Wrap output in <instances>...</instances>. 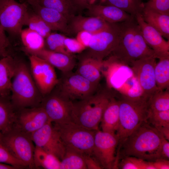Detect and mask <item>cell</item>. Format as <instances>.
<instances>
[{"instance_id": "obj_1", "label": "cell", "mask_w": 169, "mask_h": 169, "mask_svg": "<svg viewBox=\"0 0 169 169\" xmlns=\"http://www.w3.org/2000/svg\"><path fill=\"white\" fill-rule=\"evenodd\" d=\"M118 24L119 42L111 55L127 66L140 59L150 57L155 58L153 51L144 39L135 17L132 16Z\"/></svg>"}, {"instance_id": "obj_2", "label": "cell", "mask_w": 169, "mask_h": 169, "mask_svg": "<svg viewBox=\"0 0 169 169\" xmlns=\"http://www.w3.org/2000/svg\"><path fill=\"white\" fill-rule=\"evenodd\" d=\"M163 136L146 121L142 124L121 144L117 153L148 161L161 159L160 148Z\"/></svg>"}, {"instance_id": "obj_3", "label": "cell", "mask_w": 169, "mask_h": 169, "mask_svg": "<svg viewBox=\"0 0 169 169\" xmlns=\"http://www.w3.org/2000/svg\"><path fill=\"white\" fill-rule=\"evenodd\" d=\"M115 95L110 89H97L90 96L73 102L72 122L90 130H98L104 110L110 98Z\"/></svg>"}, {"instance_id": "obj_4", "label": "cell", "mask_w": 169, "mask_h": 169, "mask_svg": "<svg viewBox=\"0 0 169 169\" xmlns=\"http://www.w3.org/2000/svg\"><path fill=\"white\" fill-rule=\"evenodd\" d=\"M11 101L20 109L40 106L43 96L37 87L31 71L25 63L17 62L12 79Z\"/></svg>"}, {"instance_id": "obj_5", "label": "cell", "mask_w": 169, "mask_h": 169, "mask_svg": "<svg viewBox=\"0 0 169 169\" xmlns=\"http://www.w3.org/2000/svg\"><path fill=\"white\" fill-rule=\"evenodd\" d=\"M119 120L115 133L118 137V147L135 130L147 121L150 112L148 100H133L120 95Z\"/></svg>"}, {"instance_id": "obj_6", "label": "cell", "mask_w": 169, "mask_h": 169, "mask_svg": "<svg viewBox=\"0 0 169 169\" xmlns=\"http://www.w3.org/2000/svg\"><path fill=\"white\" fill-rule=\"evenodd\" d=\"M54 125L65 146L93 155L96 131L88 129L73 122L54 123Z\"/></svg>"}, {"instance_id": "obj_7", "label": "cell", "mask_w": 169, "mask_h": 169, "mask_svg": "<svg viewBox=\"0 0 169 169\" xmlns=\"http://www.w3.org/2000/svg\"><path fill=\"white\" fill-rule=\"evenodd\" d=\"M1 143L26 167L30 169L35 168L33 160L35 146L29 136L14 128L3 134Z\"/></svg>"}, {"instance_id": "obj_8", "label": "cell", "mask_w": 169, "mask_h": 169, "mask_svg": "<svg viewBox=\"0 0 169 169\" xmlns=\"http://www.w3.org/2000/svg\"><path fill=\"white\" fill-rule=\"evenodd\" d=\"M56 86V91L61 96L73 102L84 99L94 93L98 85L91 83L77 72L63 73Z\"/></svg>"}, {"instance_id": "obj_9", "label": "cell", "mask_w": 169, "mask_h": 169, "mask_svg": "<svg viewBox=\"0 0 169 169\" xmlns=\"http://www.w3.org/2000/svg\"><path fill=\"white\" fill-rule=\"evenodd\" d=\"M119 34L118 23H110L105 29L92 34L88 46L81 54L103 60L117 46Z\"/></svg>"}, {"instance_id": "obj_10", "label": "cell", "mask_w": 169, "mask_h": 169, "mask_svg": "<svg viewBox=\"0 0 169 169\" xmlns=\"http://www.w3.org/2000/svg\"><path fill=\"white\" fill-rule=\"evenodd\" d=\"M119 139L115 133L99 130L95 133L93 155L103 168H118L119 160L116 151Z\"/></svg>"}, {"instance_id": "obj_11", "label": "cell", "mask_w": 169, "mask_h": 169, "mask_svg": "<svg viewBox=\"0 0 169 169\" xmlns=\"http://www.w3.org/2000/svg\"><path fill=\"white\" fill-rule=\"evenodd\" d=\"M28 3L14 0H0V20L5 31L13 36L19 35L28 10Z\"/></svg>"}, {"instance_id": "obj_12", "label": "cell", "mask_w": 169, "mask_h": 169, "mask_svg": "<svg viewBox=\"0 0 169 169\" xmlns=\"http://www.w3.org/2000/svg\"><path fill=\"white\" fill-rule=\"evenodd\" d=\"M31 72L34 82L44 97L50 93L58 83L54 67L45 60L29 55Z\"/></svg>"}, {"instance_id": "obj_13", "label": "cell", "mask_w": 169, "mask_h": 169, "mask_svg": "<svg viewBox=\"0 0 169 169\" xmlns=\"http://www.w3.org/2000/svg\"><path fill=\"white\" fill-rule=\"evenodd\" d=\"M35 146L55 156L61 161L65 151V146L60 135L49 122L30 136Z\"/></svg>"}, {"instance_id": "obj_14", "label": "cell", "mask_w": 169, "mask_h": 169, "mask_svg": "<svg viewBox=\"0 0 169 169\" xmlns=\"http://www.w3.org/2000/svg\"><path fill=\"white\" fill-rule=\"evenodd\" d=\"M156 59L153 57L143 58L130 65L133 75L139 82L144 96L148 99L158 90L155 74Z\"/></svg>"}, {"instance_id": "obj_15", "label": "cell", "mask_w": 169, "mask_h": 169, "mask_svg": "<svg viewBox=\"0 0 169 169\" xmlns=\"http://www.w3.org/2000/svg\"><path fill=\"white\" fill-rule=\"evenodd\" d=\"M72 102L64 99L56 91L44 96L40 106L52 123H64L72 122Z\"/></svg>"}, {"instance_id": "obj_16", "label": "cell", "mask_w": 169, "mask_h": 169, "mask_svg": "<svg viewBox=\"0 0 169 169\" xmlns=\"http://www.w3.org/2000/svg\"><path fill=\"white\" fill-rule=\"evenodd\" d=\"M20 110V111L17 113L14 128L30 137L35 132L51 122L44 110L41 106Z\"/></svg>"}, {"instance_id": "obj_17", "label": "cell", "mask_w": 169, "mask_h": 169, "mask_svg": "<svg viewBox=\"0 0 169 169\" xmlns=\"http://www.w3.org/2000/svg\"><path fill=\"white\" fill-rule=\"evenodd\" d=\"M144 39L153 51L155 58L169 56V41H166L156 29L146 23L141 14L135 16Z\"/></svg>"}, {"instance_id": "obj_18", "label": "cell", "mask_w": 169, "mask_h": 169, "mask_svg": "<svg viewBox=\"0 0 169 169\" xmlns=\"http://www.w3.org/2000/svg\"><path fill=\"white\" fill-rule=\"evenodd\" d=\"M27 2L31 6L32 10L43 19L52 31H58L68 35H70L69 21L62 14L54 9L41 6L36 2Z\"/></svg>"}, {"instance_id": "obj_19", "label": "cell", "mask_w": 169, "mask_h": 169, "mask_svg": "<svg viewBox=\"0 0 169 169\" xmlns=\"http://www.w3.org/2000/svg\"><path fill=\"white\" fill-rule=\"evenodd\" d=\"M110 23L99 17H85L76 15L69 22L68 26L70 35L76 34L81 31H85L93 34L107 28Z\"/></svg>"}, {"instance_id": "obj_20", "label": "cell", "mask_w": 169, "mask_h": 169, "mask_svg": "<svg viewBox=\"0 0 169 169\" xmlns=\"http://www.w3.org/2000/svg\"><path fill=\"white\" fill-rule=\"evenodd\" d=\"M86 14L89 16L100 18L110 23L123 22L130 18L132 16L115 6L94 3L87 8Z\"/></svg>"}, {"instance_id": "obj_21", "label": "cell", "mask_w": 169, "mask_h": 169, "mask_svg": "<svg viewBox=\"0 0 169 169\" xmlns=\"http://www.w3.org/2000/svg\"><path fill=\"white\" fill-rule=\"evenodd\" d=\"M79 62L76 72L92 83L99 85L103 60H100L81 54L78 56Z\"/></svg>"}, {"instance_id": "obj_22", "label": "cell", "mask_w": 169, "mask_h": 169, "mask_svg": "<svg viewBox=\"0 0 169 169\" xmlns=\"http://www.w3.org/2000/svg\"><path fill=\"white\" fill-rule=\"evenodd\" d=\"M33 55L45 60L63 73L72 71L76 64L75 59L73 54L54 52L45 48Z\"/></svg>"}, {"instance_id": "obj_23", "label": "cell", "mask_w": 169, "mask_h": 169, "mask_svg": "<svg viewBox=\"0 0 169 169\" xmlns=\"http://www.w3.org/2000/svg\"><path fill=\"white\" fill-rule=\"evenodd\" d=\"M17 61L9 55L0 59V96L8 97Z\"/></svg>"}, {"instance_id": "obj_24", "label": "cell", "mask_w": 169, "mask_h": 169, "mask_svg": "<svg viewBox=\"0 0 169 169\" xmlns=\"http://www.w3.org/2000/svg\"><path fill=\"white\" fill-rule=\"evenodd\" d=\"M115 95L110 99L105 109L101 118V126L102 131L115 133L119 120V102Z\"/></svg>"}, {"instance_id": "obj_25", "label": "cell", "mask_w": 169, "mask_h": 169, "mask_svg": "<svg viewBox=\"0 0 169 169\" xmlns=\"http://www.w3.org/2000/svg\"><path fill=\"white\" fill-rule=\"evenodd\" d=\"M144 21L169 39V15L144 7L141 14Z\"/></svg>"}, {"instance_id": "obj_26", "label": "cell", "mask_w": 169, "mask_h": 169, "mask_svg": "<svg viewBox=\"0 0 169 169\" xmlns=\"http://www.w3.org/2000/svg\"><path fill=\"white\" fill-rule=\"evenodd\" d=\"M8 98L0 96V130L3 134L14 128L17 116Z\"/></svg>"}, {"instance_id": "obj_27", "label": "cell", "mask_w": 169, "mask_h": 169, "mask_svg": "<svg viewBox=\"0 0 169 169\" xmlns=\"http://www.w3.org/2000/svg\"><path fill=\"white\" fill-rule=\"evenodd\" d=\"M24 50L29 55H34L45 48V39L29 28L22 29L20 35Z\"/></svg>"}, {"instance_id": "obj_28", "label": "cell", "mask_w": 169, "mask_h": 169, "mask_svg": "<svg viewBox=\"0 0 169 169\" xmlns=\"http://www.w3.org/2000/svg\"><path fill=\"white\" fill-rule=\"evenodd\" d=\"M84 153L73 147L65 146V151L60 161L59 169H86Z\"/></svg>"}, {"instance_id": "obj_29", "label": "cell", "mask_w": 169, "mask_h": 169, "mask_svg": "<svg viewBox=\"0 0 169 169\" xmlns=\"http://www.w3.org/2000/svg\"><path fill=\"white\" fill-rule=\"evenodd\" d=\"M35 2L41 6L58 11L64 15L69 22L77 13H79L72 0H39Z\"/></svg>"}, {"instance_id": "obj_30", "label": "cell", "mask_w": 169, "mask_h": 169, "mask_svg": "<svg viewBox=\"0 0 169 169\" xmlns=\"http://www.w3.org/2000/svg\"><path fill=\"white\" fill-rule=\"evenodd\" d=\"M147 121L166 139L169 140V110H150Z\"/></svg>"}, {"instance_id": "obj_31", "label": "cell", "mask_w": 169, "mask_h": 169, "mask_svg": "<svg viewBox=\"0 0 169 169\" xmlns=\"http://www.w3.org/2000/svg\"><path fill=\"white\" fill-rule=\"evenodd\" d=\"M35 168L59 169L60 161L54 155L35 146L34 156Z\"/></svg>"}, {"instance_id": "obj_32", "label": "cell", "mask_w": 169, "mask_h": 169, "mask_svg": "<svg viewBox=\"0 0 169 169\" xmlns=\"http://www.w3.org/2000/svg\"><path fill=\"white\" fill-rule=\"evenodd\" d=\"M155 68L156 85L158 90H164L169 88V56L159 59Z\"/></svg>"}, {"instance_id": "obj_33", "label": "cell", "mask_w": 169, "mask_h": 169, "mask_svg": "<svg viewBox=\"0 0 169 169\" xmlns=\"http://www.w3.org/2000/svg\"><path fill=\"white\" fill-rule=\"evenodd\" d=\"M29 9V8H28ZM28 9L24 23L29 28L46 38L51 32L52 30L43 19L32 9Z\"/></svg>"}, {"instance_id": "obj_34", "label": "cell", "mask_w": 169, "mask_h": 169, "mask_svg": "<svg viewBox=\"0 0 169 169\" xmlns=\"http://www.w3.org/2000/svg\"><path fill=\"white\" fill-rule=\"evenodd\" d=\"M148 104L151 111L169 110V89L164 90H157L150 97Z\"/></svg>"}, {"instance_id": "obj_35", "label": "cell", "mask_w": 169, "mask_h": 169, "mask_svg": "<svg viewBox=\"0 0 169 169\" xmlns=\"http://www.w3.org/2000/svg\"><path fill=\"white\" fill-rule=\"evenodd\" d=\"M108 5H113L135 17L141 14L144 8L142 0H106Z\"/></svg>"}, {"instance_id": "obj_36", "label": "cell", "mask_w": 169, "mask_h": 169, "mask_svg": "<svg viewBox=\"0 0 169 169\" xmlns=\"http://www.w3.org/2000/svg\"><path fill=\"white\" fill-rule=\"evenodd\" d=\"M118 165L122 169H155L153 162L131 156H125Z\"/></svg>"}, {"instance_id": "obj_37", "label": "cell", "mask_w": 169, "mask_h": 169, "mask_svg": "<svg viewBox=\"0 0 169 169\" xmlns=\"http://www.w3.org/2000/svg\"><path fill=\"white\" fill-rule=\"evenodd\" d=\"M66 37L62 34L51 33L45 38L46 49L54 52L72 54L67 51L65 47L64 40Z\"/></svg>"}, {"instance_id": "obj_38", "label": "cell", "mask_w": 169, "mask_h": 169, "mask_svg": "<svg viewBox=\"0 0 169 169\" xmlns=\"http://www.w3.org/2000/svg\"><path fill=\"white\" fill-rule=\"evenodd\" d=\"M0 162L11 165L18 169L26 167L23 162L14 157L0 142Z\"/></svg>"}, {"instance_id": "obj_39", "label": "cell", "mask_w": 169, "mask_h": 169, "mask_svg": "<svg viewBox=\"0 0 169 169\" xmlns=\"http://www.w3.org/2000/svg\"><path fill=\"white\" fill-rule=\"evenodd\" d=\"M144 4L145 8L169 15V0H149Z\"/></svg>"}, {"instance_id": "obj_40", "label": "cell", "mask_w": 169, "mask_h": 169, "mask_svg": "<svg viewBox=\"0 0 169 169\" xmlns=\"http://www.w3.org/2000/svg\"><path fill=\"white\" fill-rule=\"evenodd\" d=\"M64 45L67 51L72 54L80 53L86 49V47L76 38L66 37L64 40Z\"/></svg>"}, {"instance_id": "obj_41", "label": "cell", "mask_w": 169, "mask_h": 169, "mask_svg": "<svg viewBox=\"0 0 169 169\" xmlns=\"http://www.w3.org/2000/svg\"><path fill=\"white\" fill-rule=\"evenodd\" d=\"M85 163L87 169H101L102 167L93 155L84 154Z\"/></svg>"}, {"instance_id": "obj_42", "label": "cell", "mask_w": 169, "mask_h": 169, "mask_svg": "<svg viewBox=\"0 0 169 169\" xmlns=\"http://www.w3.org/2000/svg\"><path fill=\"white\" fill-rule=\"evenodd\" d=\"M76 39L86 48H87L91 39L92 34L85 31H81L76 34Z\"/></svg>"}, {"instance_id": "obj_43", "label": "cell", "mask_w": 169, "mask_h": 169, "mask_svg": "<svg viewBox=\"0 0 169 169\" xmlns=\"http://www.w3.org/2000/svg\"><path fill=\"white\" fill-rule=\"evenodd\" d=\"M10 41L6 36L0 20V49L3 51L8 53V48L10 45Z\"/></svg>"}, {"instance_id": "obj_44", "label": "cell", "mask_w": 169, "mask_h": 169, "mask_svg": "<svg viewBox=\"0 0 169 169\" xmlns=\"http://www.w3.org/2000/svg\"><path fill=\"white\" fill-rule=\"evenodd\" d=\"M160 158L167 160L169 159V141L163 136L160 148Z\"/></svg>"}, {"instance_id": "obj_45", "label": "cell", "mask_w": 169, "mask_h": 169, "mask_svg": "<svg viewBox=\"0 0 169 169\" xmlns=\"http://www.w3.org/2000/svg\"><path fill=\"white\" fill-rule=\"evenodd\" d=\"M79 12L94 3L95 0H72Z\"/></svg>"}, {"instance_id": "obj_46", "label": "cell", "mask_w": 169, "mask_h": 169, "mask_svg": "<svg viewBox=\"0 0 169 169\" xmlns=\"http://www.w3.org/2000/svg\"><path fill=\"white\" fill-rule=\"evenodd\" d=\"M155 169H169V161L163 159H159L153 161Z\"/></svg>"}, {"instance_id": "obj_47", "label": "cell", "mask_w": 169, "mask_h": 169, "mask_svg": "<svg viewBox=\"0 0 169 169\" xmlns=\"http://www.w3.org/2000/svg\"><path fill=\"white\" fill-rule=\"evenodd\" d=\"M17 167L8 164L0 162V169H15Z\"/></svg>"}, {"instance_id": "obj_48", "label": "cell", "mask_w": 169, "mask_h": 169, "mask_svg": "<svg viewBox=\"0 0 169 169\" xmlns=\"http://www.w3.org/2000/svg\"><path fill=\"white\" fill-rule=\"evenodd\" d=\"M10 55L8 53L5 52L0 49V57H3Z\"/></svg>"}, {"instance_id": "obj_49", "label": "cell", "mask_w": 169, "mask_h": 169, "mask_svg": "<svg viewBox=\"0 0 169 169\" xmlns=\"http://www.w3.org/2000/svg\"><path fill=\"white\" fill-rule=\"evenodd\" d=\"M3 135V133H2L1 131L0 130V142L1 143L2 136Z\"/></svg>"}, {"instance_id": "obj_50", "label": "cell", "mask_w": 169, "mask_h": 169, "mask_svg": "<svg viewBox=\"0 0 169 169\" xmlns=\"http://www.w3.org/2000/svg\"><path fill=\"white\" fill-rule=\"evenodd\" d=\"M39 0H27V1L28 2H29V1H34V2H37Z\"/></svg>"}]
</instances>
